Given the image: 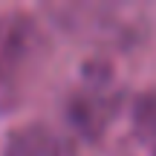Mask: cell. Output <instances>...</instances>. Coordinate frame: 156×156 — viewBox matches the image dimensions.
<instances>
[{"mask_svg": "<svg viewBox=\"0 0 156 156\" xmlns=\"http://www.w3.org/2000/svg\"><path fill=\"white\" fill-rule=\"evenodd\" d=\"M119 110V90L113 81V73L107 67H87L78 81V87L69 95V122L75 124L81 133L87 136H98L107 127L113 116Z\"/></svg>", "mask_w": 156, "mask_h": 156, "instance_id": "cell-1", "label": "cell"}, {"mask_svg": "<svg viewBox=\"0 0 156 156\" xmlns=\"http://www.w3.org/2000/svg\"><path fill=\"white\" fill-rule=\"evenodd\" d=\"M3 156H78L75 145L49 124H26L15 130L3 147Z\"/></svg>", "mask_w": 156, "mask_h": 156, "instance_id": "cell-2", "label": "cell"}, {"mask_svg": "<svg viewBox=\"0 0 156 156\" xmlns=\"http://www.w3.org/2000/svg\"><path fill=\"white\" fill-rule=\"evenodd\" d=\"M29 46V26L17 17H0V78L20 67Z\"/></svg>", "mask_w": 156, "mask_h": 156, "instance_id": "cell-3", "label": "cell"}, {"mask_svg": "<svg viewBox=\"0 0 156 156\" xmlns=\"http://www.w3.org/2000/svg\"><path fill=\"white\" fill-rule=\"evenodd\" d=\"M133 124L145 142L156 145V90L145 93L133 107Z\"/></svg>", "mask_w": 156, "mask_h": 156, "instance_id": "cell-4", "label": "cell"}]
</instances>
